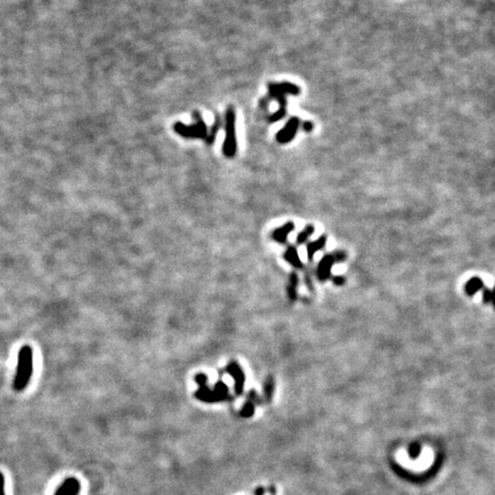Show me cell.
Segmentation results:
<instances>
[{"label":"cell","instance_id":"obj_16","mask_svg":"<svg viewBox=\"0 0 495 495\" xmlns=\"http://www.w3.org/2000/svg\"><path fill=\"white\" fill-rule=\"evenodd\" d=\"M314 233V226L313 225H308L304 229L302 230L297 236V244H303L306 240L309 239L312 234Z\"/></svg>","mask_w":495,"mask_h":495},{"label":"cell","instance_id":"obj_4","mask_svg":"<svg viewBox=\"0 0 495 495\" xmlns=\"http://www.w3.org/2000/svg\"><path fill=\"white\" fill-rule=\"evenodd\" d=\"M194 116L196 117V124L194 125H185L180 122L174 124V131L178 134L184 138H197V139H206L207 135V127L204 123L203 118L201 117L200 113L194 111Z\"/></svg>","mask_w":495,"mask_h":495},{"label":"cell","instance_id":"obj_7","mask_svg":"<svg viewBox=\"0 0 495 495\" xmlns=\"http://www.w3.org/2000/svg\"><path fill=\"white\" fill-rule=\"evenodd\" d=\"M226 371L228 374L232 376L234 382H235V393L237 395L242 394L243 388H244V382H246V376H244V372L242 368L240 367V365L235 361L229 362L228 366H227Z\"/></svg>","mask_w":495,"mask_h":495},{"label":"cell","instance_id":"obj_15","mask_svg":"<svg viewBox=\"0 0 495 495\" xmlns=\"http://www.w3.org/2000/svg\"><path fill=\"white\" fill-rule=\"evenodd\" d=\"M279 87L281 88V91L285 93L286 95L287 94H290V95H298L300 93V88L297 86V85L292 84V82H280L279 84Z\"/></svg>","mask_w":495,"mask_h":495},{"label":"cell","instance_id":"obj_17","mask_svg":"<svg viewBox=\"0 0 495 495\" xmlns=\"http://www.w3.org/2000/svg\"><path fill=\"white\" fill-rule=\"evenodd\" d=\"M273 392H274V379L272 376H268L265 381V387H264V393H265V398L268 401L272 399Z\"/></svg>","mask_w":495,"mask_h":495},{"label":"cell","instance_id":"obj_2","mask_svg":"<svg viewBox=\"0 0 495 495\" xmlns=\"http://www.w3.org/2000/svg\"><path fill=\"white\" fill-rule=\"evenodd\" d=\"M195 381L200 389L195 392V397L203 402H218L230 400L228 387L222 381H218L213 389L207 385V377L206 374H197Z\"/></svg>","mask_w":495,"mask_h":495},{"label":"cell","instance_id":"obj_6","mask_svg":"<svg viewBox=\"0 0 495 495\" xmlns=\"http://www.w3.org/2000/svg\"><path fill=\"white\" fill-rule=\"evenodd\" d=\"M299 118L298 117H291L290 120L287 122L285 127L282 130H280L276 134V140L280 144H288L290 141L293 140L295 135L298 131L299 127Z\"/></svg>","mask_w":495,"mask_h":495},{"label":"cell","instance_id":"obj_21","mask_svg":"<svg viewBox=\"0 0 495 495\" xmlns=\"http://www.w3.org/2000/svg\"><path fill=\"white\" fill-rule=\"evenodd\" d=\"M0 495H6L5 493V477L0 473Z\"/></svg>","mask_w":495,"mask_h":495},{"label":"cell","instance_id":"obj_23","mask_svg":"<svg viewBox=\"0 0 495 495\" xmlns=\"http://www.w3.org/2000/svg\"><path fill=\"white\" fill-rule=\"evenodd\" d=\"M345 282V279L342 278V276H337V278L334 279V283L336 286H343Z\"/></svg>","mask_w":495,"mask_h":495},{"label":"cell","instance_id":"obj_8","mask_svg":"<svg viewBox=\"0 0 495 495\" xmlns=\"http://www.w3.org/2000/svg\"><path fill=\"white\" fill-rule=\"evenodd\" d=\"M335 264V258L332 255H326L319 263L318 278L320 281H327L331 275L332 265Z\"/></svg>","mask_w":495,"mask_h":495},{"label":"cell","instance_id":"obj_3","mask_svg":"<svg viewBox=\"0 0 495 495\" xmlns=\"http://www.w3.org/2000/svg\"><path fill=\"white\" fill-rule=\"evenodd\" d=\"M226 137L224 141L223 151L226 157L233 158L236 154L237 144L235 137V111L233 107H228L226 111Z\"/></svg>","mask_w":495,"mask_h":495},{"label":"cell","instance_id":"obj_1","mask_svg":"<svg viewBox=\"0 0 495 495\" xmlns=\"http://www.w3.org/2000/svg\"><path fill=\"white\" fill-rule=\"evenodd\" d=\"M32 371H34V354L32 349L29 345L22 346L18 355V367L14 378V389L16 391H23L30 382Z\"/></svg>","mask_w":495,"mask_h":495},{"label":"cell","instance_id":"obj_18","mask_svg":"<svg viewBox=\"0 0 495 495\" xmlns=\"http://www.w3.org/2000/svg\"><path fill=\"white\" fill-rule=\"evenodd\" d=\"M255 412V402L251 401L249 399L246 404H244L242 411H241V416L242 417H251Z\"/></svg>","mask_w":495,"mask_h":495},{"label":"cell","instance_id":"obj_20","mask_svg":"<svg viewBox=\"0 0 495 495\" xmlns=\"http://www.w3.org/2000/svg\"><path fill=\"white\" fill-rule=\"evenodd\" d=\"M332 256H334V258H335V263L336 262H343V260H345V258H346V255H345L344 251H337V252H335Z\"/></svg>","mask_w":495,"mask_h":495},{"label":"cell","instance_id":"obj_9","mask_svg":"<svg viewBox=\"0 0 495 495\" xmlns=\"http://www.w3.org/2000/svg\"><path fill=\"white\" fill-rule=\"evenodd\" d=\"M79 491H81V483L76 478L70 477L61 484L54 495H78Z\"/></svg>","mask_w":495,"mask_h":495},{"label":"cell","instance_id":"obj_22","mask_svg":"<svg viewBox=\"0 0 495 495\" xmlns=\"http://www.w3.org/2000/svg\"><path fill=\"white\" fill-rule=\"evenodd\" d=\"M313 127H314V125H313L312 122L306 121L303 123V128H304L306 132H311L313 130Z\"/></svg>","mask_w":495,"mask_h":495},{"label":"cell","instance_id":"obj_12","mask_svg":"<svg viewBox=\"0 0 495 495\" xmlns=\"http://www.w3.org/2000/svg\"><path fill=\"white\" fill-rule=\"evenodd\" d=\"M326 242H327V237L325 235H322L321 237H319L318 240L314 241V242L309 243L308 246V258L309 260H312L313 257H314V255L316 252L319 251V250H321L323 247L326 246Z\"/></svg>","mask_w":495,"mask_h":495},{"label":"cell","instance_id":"obj_5","mask_svg":"<svg viewBox=\"0 0 495 495\" xmlns=\"http://www.w3.org/2000/svg\"><path fill=\"white\" fill-rule=\"evenodd\" d=\"M268 90L270 97L274 99H278L280 103V109L278 113L272 115L270 117V122H278L282 120L283 117L286 116L287 114V99L286 94L281 91V88L279 87V84H275V82H269L268 84Z\"/></svg>","mask_w":495,"mask_h":495},{"label":"cell","instance_id":"obj_13","mask_svg":"<svg viewBox=\"0 0 495 495\" xmlns=\"http://www.w3.org/2000/svg\"><path fill=\"white\" fill-rule=\"evenodd\" d=\"M483 286H484V282L481 281V279L473 278L467 282V285H465V292H467L468 295L473 296L477 291H479V290L483 288Z\"/></svg>","mask_w":495,"mask_h":495},{"label":"cell","instance_id":"obj_14","mask_svg":"<svg viewBox=\"0 0 495 495\" xmlns=\"http://www.w3.org/2000/svg\"><path fill=\"white\" fill-rule=\"evenodd\" d=\"M297 287H298V276H297L296 273H292L291 275H290L289 285L288 288H287L288 297L291 302H295L297 298Z\"/></svg>","mask_w":495,"mask_h":495},{"label":"cell","instance_id":"obj_19","mask_svg":"<svg viewBox=\"0 0 495 495\" xmlns=\"http://www.w3.org/2000/svg\"><path fill=\"white\" fill-rule=\"evenodd\" d=\"M492 300H493V296H492V291L490 289H485L484 290V303H486V304H488V303H492Z\"/></svg>","mask_w":495,"mask_h":495},{"label":"cell","instance_id":"obj_11","mask_svg":"<svg viewBox=\"0 0 495 495\" xmlns=\"http://www.w3.org/2000/svg\"><path fill=\"white\" fill-rule=\"evenodd\" d=\"M285 259L290 264V265L295 266L297 268L303 266V263L299 258L296 247H289L288 249H287V251L285 253Z\"/></svg>","mask_w":495,"mask_h":495},{"label":"cell","instance_id":"obj_10","mask_svg":"<svg viewBox=\"0 0 495 495\" xmlns=\"http://www.w3.org/2000/svg\"><path fill=\"white\" fill-rule=\"evenodd\" d=\"M293 229H295V225H293V223L289 222V223L285 224L283 226L280 227V228L274 230L273 234H272V237L276 241V242L285 244L287 242V237H288L289 234L291 233Z\"/></svg>","mask_w":495,"mask_h":495}]
</instances>
